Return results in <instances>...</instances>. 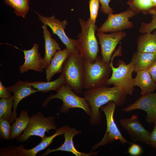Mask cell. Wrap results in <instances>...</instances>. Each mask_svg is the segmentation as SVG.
Returning a JSON list of instances; mask_svg holds the SVG:
<instances>
[{"mask_svg":"<svg viewBox=\"0 0 156 156\" xmlns=\"http://www.w3.org/2000/svg\"><path fill=\"white\" fill-rule=\"evenodd\" d=\"M83 94L91 110L89 121L92 125H99L101 122L102 115L99 110L101 106L111 101L121 106L124 104L127 95L118 87L109 88L105 85L86 90Z\"/></svg>","mask_w":156,"mask_h":156,"instance_id":"obj_1","label":"cell"},{"mask_svg":"<svg viewBox=\"0 0 156 156\" xmlns=\"http://www.w3.org/2000/svg\"><path fill=\"white\" fill-rule=\"evenodd\" d=\"M81 31L78 34L79 53L84 59L94 62L99 52L95 33L97 28L95 23L89 18L86 21L79 18Z\"/></svg>","mask_w":156,"mask_h":156,"instance_id":"obj_2","label":"cell"},{"mask_svg":"<svg viewBox=\"0 0 156 156\" xmlns=\"http://www.w3.org/2000/svg\"><path fill=\"white\" fill-rule=\"evenodd\" d=\"M63 75L66 83L74 92L81 94L84 88V59L80 53L70 54L62 66Z\"/></svg>","mask_w":156,"mask_h":156,"instance_id":"obj_3","label":"cell"},{"mask_svg":"<svg viewBox=\"0 0 156 156\" xmlns=\"http://www.w3.org/2000/svg\"><path fill=\"white\" fill-rule=\"evenodd\" d=\"M84 88L91 90L105 85L112 70L109 64L103 60L101 55L98 56L93 63L84 59Z\"/></svg>","mask_w":156,"mask_h":156,"instance_id":"obj_4","label":"cell"},{"mask_svg":"<svg viewBox=\"0 0 156 156\" xmlns=\"http://www.w3.org/2000/svg\"><path fill=\"white\" fill-rule=\"evenodd\" d=\"M113 58H112L109 65L112 70L111 77L106 81L105 85H113L122 89L127 94H132L135 87L134 78L132 77L135 71L134 62L132 59L129 64H126L123 61L119 60L115 67L113 64Z\"/></svg>","mask_w":156,"mask_h":156,"instance_id":"obj_5","label":"cell"},{"mask_svg":"<svg viewBox=\"0 0 156 156\" xmlns=\"http://www.w3.org/2000/svg\"><path fill=\"white\" fill-rule=\"evenodd\" d=\"M57 129L54 116L45 117L42 112H38L30 116L27 128L16 139L17 142L21 143L26 141L32 136H39L43 139L46 136V132L49 133L51 129Z\"/></svg>","mask_w":156,"mask_h":156,"instance_id":"obj_6","label":"cell"},{"mask_svg":"<svg viewBox=\"0 0 156 156\" xmlns=\"http://www.w3.org/2000/svg\"><path fill=\"white\" fill-rule=\"evenodd\" d=\"M73 90L66 84L58 90L55 94L50 95L46 98L42 104V106L46 107L50 100L58 99L63 102L62 105L59 107V113H67L70 109L78 108L83 110L90 117L91 110L85 98L77 95Z\"/></svg>","mask_w":156,"mask_h":156,"instance_id":"obj_7","label":"cell"},{"mask_svg":"<svg viewBox=\"0 0 156 156\" xmlns=\"http://www.w3.org/2000/svg\"><path fill=\"white\" fill-rule=\"evenodd\" d=\"M116 105L113 101H111L100 107L101 111L103 112L105 115L107 129L101 141L92 147V150H95L100 146H104L117 140H119L123 145L126 144H131L132 143L123 137L114 121V115Z\"/></svg>","mask_w":156,"mask_h":156,"instance_id":"obj_8","label":"cell"},{"mask_svg":"<svg viewBox=\"0 0 156 156\" xmlns=\"http://www.w3.org/2000/svg\"><path fill=\"white\" fill-rule=\"evenodd\" d=\"M35 12L41 22L49 26L52 30L53 34H56L58 37L70 54H77L79 53V39L70 38L64 31V29L68 24L67 20H63L61 21L53 15L50 17H46L42 16L37 12Z\"/></svg>","mask_w":156,"mask_h":156,"instance_id":"obj_9","label":"cell"},{"mask_svg":"<svg viewBox=\"0 0 156 156\" xmlns=\"http://www.w3.org/2000/svg\"><path fill=\"white\" fill-rule=\"evenodd\" d=\"M137 14L129 8L118 14H109L105 22L99 28L97 27L96 31L103 33H112L132 28L133 25L129 20Z\"/></svg>","mask_w":156,"mask_h":156,"instance_id":"obj_10","label":"cell"},{"mask_svg":"<svg viewBox=\"0 0 156 156\" xmlns=\"http://www.w3.org/2000/svg\"><path fill=\"white\" fill-rule=\"evenodd\" d=\"M66 129V126L57 129L53 135L46 136L37 145L29 149H25L23 145L18 147L8 146L5 148V154L7 156H36L38 153L44 150L52 143L56 136L64 134Z\"/></svg>","mask_w":156,"mask_h":156,"instance_id":"obj_11","label":"cell"},{"mask_svg":"<svg viewBox=\"0 0 156 156\" xmlns=\"http://www.w3.org/2000/svg\"><path fill=\"white\" fill-rule=\"evenodd\" d=\"M120 123L128 132L132 143L139 142L149 144L151 132L144 127L137 115L133 114L130 118L122 119Z\"/></svg>","mask_w":156,"mask_h":156,"instance_id":"obj_12","label":"cell"},{"mask_svg":"<svg viewBox=\"0 0 156 156\" xmlns=\"http://www.w3.org/2000/svg\"><path fill=\"white\" fill-rule=\"evenodd\" d=\"M127 35L122 31L112 32L110 34L97 32L96 36L101 47V54L103 60L109 64L112 53L116 47Z\"/></svg>","mask_w":156,"mask_h":156,"instance_id":"obj_13","label":"cell"},{"mask_svg":"<svg viewBox=\"0 0 156 156\" xmlns=\"http://www.w3.org/2000/svg\"><path fill=\"white\" fill-rule=\"evenodd\" d=\"M137 109L146 112V120L148 122L154 123L156 121V92L142 95L122 110L128 112Z\"/></svg>","mask_w":156,"mask_h":156,"instance_id":"obj_14","label":"cell"},{"mask_svg":"<svg viewBox=\"0 0 156 156\" xmlns=\"http://www.w3.org/2000/svg\"><path fill=\"white\" fill-rule=\"evenodd\" d=\"M66 126V129L64 134V143L58 148L53 149L48 148L40 156H45L49 153L57 151H64L72 153L76 156H88L96 155L98 151L94 152L91 151L89 153H86L81 152L78 151L75 147L73 141V137L76 135H79L81 132L79 130H77L75 128H71L67 125Z\"/></svg>","mask_w":156,"mask_h":156,"instance_id":"obj_15","label":"cell"},{"mask_svg":"<svg viewBox=\"0 0 156 156\" xmlns=\"http://www.w3.org/2000/svg\"><path fill=\"white\" fill-rule=\"evenodd\" d=\"M32 87L25 81L20 80L17 81L13 85L7 87L10 92L13 93L14 97L12 117L9 121L10 123H13L14 121L17 118L16 109L19 102L26 97L38 92Z\"/></svg>","mask_w":156,"mask_h":156,"instance_id":"obj_16","label":"cell"},{"mask_svg":"<svg viewBox=\"0 0 156 156\" xmlns=\"http://www.w3.org/2000/svg\"><path fill=\"white\" fill-rule=\"evenodd\" d=\"M39 45L36 43L34 44L30 49L23 51L24 53L25 62L19 67L20 73L22 74L30 70L42 72L41 59L42 57L38 52Z\"/></svg>","mask_w":156,"mask_h":156,"instance_id":"obj_17","label":"cell"},{"mask_svg":"<svg viewBox=\"0 0 156 156\" xmlns=\"http://www.w3.org/2000/svg\"><path fill=\"white\" fill-rule=\"evenodd\" d=\"M44 40L45 54L44 57L41 59L43 69H46L49 65L52 58L57 51L61 50L59 44L51 36L47 29V25L43 24L42 26Z\"/></svg>","mask_w":156,"mask_h":156,"instance_id":"obj_18","label":"cell"},{"mask_svg":"<svg viewBox=\"0 0 156 156\" xmlns=\"http://www.w3.org/2000/svg\"><path fill=\"white\" fill-rule=\"evenodd\" d=\"M70 53L67 48L56 52L53 55L48 66L45 69L46 79L50 81L56 73H62L63 64Z\"/></svg>","mask_w":156,"mask_h":156,"instance_id":"obj_19","label":"cell"},{"mask_svg":"<svg viewBox=\"0 0 156 156\" xmlns=\"http://www.w3.org/2000/svg\"><path fill=\"white\" fill-rule=\"evenodd\" d=\"M134 78L135 86H138L141 89L140 94L142 95L154 92L156 89V83L149 73L147 69L136 72Z\"/></svg>","mask_w":156,"mask_h":156,"instance_id":"obj_20","label":"cell"},{"mask_svg":"<svg viewBox=\"0 0 156 156\" xmlns=\"http://www.w3.org/2000/svg\"><path fill=\"white\" fill-rule=\"evenodd\" d=\"M25 82L38 91H40L44 93L52 90L57 92L66 84L64 78L62 73L57 79L52 81L29 82L26 81Z\"/></svg>","mask_w":156,"mask_h":156,"instance_id":"obj_21","label":"cell"},{"mask_svg":"<svg viewBox=\"0 0 156 156\" xmlns=\"http://www.w3.org/2000/svg\"><path fill=\"white\" fill-rule=\"evenodd\" d=\"M136 72L147 69L156 60V53H149L137 51L133 55Z\"/></svg>","mask_w":156,"mask_h":156,"instance_id":"obj_22","label":"cell"},{"mask_svg":"<svg viewBox=\"0 0 156 156\" xmlns=\"http://www.w3.org/2000/svg\"><path fill=\"white\" fill-rule=\"evenodd\" d=\"M137 51L142 52L156 53V31L153 34L145 33L138 38Z\"/></svg>","mask_w":156,"mask_h":156,"instance_id":"obj_23","label":"cell"},{"mask_svg":"<svg viewBox=\"0 0 156 156\" xmlns=\"http://www.w3.org/2000/svg\"><path fill=\"white\" fill-rule=\"evenodd\" d=\"M29 118L27 110L21 111L11 126L10 140L15 139L22 134L28 124Z\"/></svg>","mask_w":156,"mask_h":156,"instance_id":"obj_24","label":"cell"},{"mask_svg":"<svg viewBox=\"0 0 156 156\" xmlns=\"http://www.w3.org/2000/svg\"><path fill=\"white\" fill-rule=\"evenodd\" d=\"M5 3L14 9V12L20 17L25 18L29 9V0H3Z\"/></svg>","mask_w":156,"mask_h":156,"instance_id":"obj_25","label":"cell"},{"mask_svg":"<svg viewBox=\"0 0 156 156\" xmlns=\"http://www.w3.org/2000/svg\"><path fill=\"white\" fill-rule=\"evenodd\" d=\"M129 8L137 13L150 14L154 7L151 0H128Z\"/></svg>","mask_w":156,"mask_h":156,"instance_id":"obj_26","label":"cell"},{"mask_svg":"<svg viewBox=\"0 0 156 156\" xmlns=\"http://www.w3.org/2000/svg\"><path fill=\"white\" fill-rule=\"evenodd\" d=\"M14 98L13 96L8 98L0 99V119L5 118L9 121L11 120Z\"/></svg>","mask_w":156,"mask_h":156,"instance_id":"obj_27","label":"cell"},{"mask_svg":"<svg viewBox=\"0 0 156 156\" xmlns=\"http://www.w3.org/2000/svg\"><path fill=\"white\" fill-rule=\"evenodd\" d=\"M150 14L152 16L151 21L148 23L144 22L141 23L139 29L141 33H151L156 29V8H153Z\"/></svg>","mask_w":156,"mask_h":156,"instance_id":"obj_28","label":"cell"},{"mask_svg":"<svg viewBox=\"0 0 156 156\" xmlns=\"http://www.w3.org/2000/svg\"><path fill=\"white\" fill-rule=\"evenodd\" d=\"M10 123L5 118L0 119V139L5 140H10L11 126Z\"/></svg>","mask_w":156,"mask_h":156,"instance_id":"obj_29","label":"cell"},{"mask_svg":"<svg viewBox=\"0 0 156 156\" xmlns=\"http://www.w3.org/2000/svg\"><path fill=\"white\" fill-rule=\"evenodd\" d=\"M99 3V0H90L89 1L90 18L95 23L98 15Z\"/></svg>","mask_w":156,"mask_h":156,"instance_id":"obj_30","label":"cell"},{"mask_svg":"<svg viewBox=\"0 0 156 156\" xmlns=\"http://www.w3.org/2000/svg\"><path fill=\"white\" fill-rule=\"evenodd\" d=\"M101 6L100 7V10L103 13L106 14L113 13L114 10L110 7L109 3L111 0H99Z\"/></svg>","mask_w":156,"mask_h":156,"instance_id":"obj_31","label":"cell"},{"mask_svg":"<svg viewBox=\"0 0 156 156\" xmlns=\"http://www.w3.org/2000/svg\"><path fill=\"white\" fill-rule=\"evenodd\" d=\"M142 151V148L139 145L132 143L129 148L128 152L130 155L136 156L140 155Z\"/></svg>","mask_w":156,"mask_h":156,"instance_id":"obj_32","label":"cell"},{"mask_svg":"<svg viewBox=\"0 0 156 156\" xmlns=\"http://www.w3.org/2000/svg\"><path fill=\"white\" fill-rule=\"evenodd\" d=\"M12 96L7 87H5L0 81V98H8Z\"/></svg>","mask_w":156,"mask_h":156,"instance_id":"obj_33","label":"cell"},{"mask_svg":"<svg viewBox=\"0 0 156 156\" xmlns=\"http://www.w3.org/2000/svg\"><path fill=\"white\" fill-rule=\"evenodd\" d=\"M154 123L155 126L151 133L149 144L156 150V121Z\"/></svg>","mask_w":156,"mask_h":156,"instance_id":"obj_34","label":"cell"},{"mask_svg":"<svg viewBox=\"0 0 156 156\" xmlns=\"http://www.w3.org/2000/svg\"><path fill=\"white\" fill-rule=\"evenodd\" d=\"M147 70L154 81L156 83V60L148 68Z\"/></svg>","mask_w":156,"mask_h":156,"instance_id":"obj_35","label":"cell"},{"mask_svg":"<svg viewBox=\"0 0 156 156\" xmlns=\"http://www.w3.org/2000/svg\"><path fill=\"white\" fill-rule=\"evenodd\" d=\"M153 4L154 8H156V0H151Z\"/></svg>","mask_w":156,"mask_h":156,"instance_id":"obj_36","label":"cell"}]
</instances>
